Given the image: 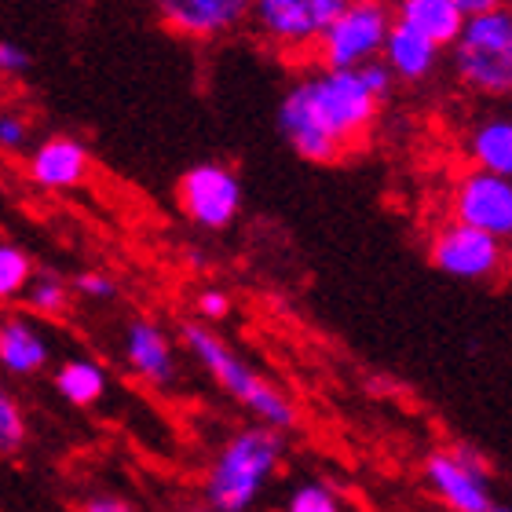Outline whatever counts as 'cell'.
<instances>
[{
  "instance_id": "cell-1",
  "label": "cell",
  "mask_w": 512,
  "mask_h": 512,
  "mask_svg": "<svg viewBox=\"0 0 512 512\" xmlns=\"http://www.w3.org/2000/svg\"><path fill=\"white\" fill-rule=\"evenodd\" d=\"M381 99L359 70L319 66L300 77L278 103V132L304 161H337L370 136Z\"/></svg>"
},
{
  "instance_id": "cell-2",
  "label": "cell",
  "mask_w": 512,
  "mask_h": 512,
  "mask_svg": "<svg viewBox=\"0 0 512 512\" xmlns=\"http://www.w3.org/2000/svg\"><path fill=\"white\" fill-rule=\"evenodd\" d=\"M286 454L282 428H271L264 421L238 428L224 447L216 450L213 465L205 469L202 498L216 512H246L260 502L267 483L275 480L278 465Z\"/></svg>"
},
{
  "instance_id": "cell-3",
  "label": "cell",
  "mask_w": 512,
  "mask_h": 512,
  "mask_svg": "<svg viewBox=\"0 0 512 512\" xmlns=\"http://www.w3.org/2000/svg\"><path fill=\"white\" fill-rule=\"evenodd\" d=\"M183 348L205 374L213 377L216 388L231 395L242 410H249L253 421H264L271 428H297V406L278 384L267 381L253 363H246L231 344L213 330V322H191L183 326Z\"/></svg>"
},
{
  "instance_id": "cell-4",
  "label": "cell",
  "mask_w": 512,
  "mask_h": 512,
  "mask_svg": "<svg viewBox=\"0 0 512 512\" xmlns=\"http://www.w3.org/2000/svg\"><path fill=\"white\" fill-rule=\"evenodd\" d=\"M450 63L461 88L472 96L502 99L512 92V8L480 11L465 19V30L450 44Z\"/></svg>"
},
{
  "instance_id": "cell-5",
  "label": "cell",
  "mask_w": 512,
  "mask_h": 512,
  "mask_svg": "<svg viewBox=\"0 0 512 512\" xmlns=\"http://www.w3.org/2000/svg\"><path fill=\"white\" fill-rule=\"evenodd\" d=\"M392 26H395V8H388V0H352L322 30L311 59L319 66L359 70L370 59H381Z\"/></svg>"
},
{
  "instance_id": "cell-6",
  "label": "cell",
  "mask_w": 512,
  "mask_h": 512,
  "mask_svg": "<svg viewBox=\"0 0 512 512\" xmlns=\"http://www.w3.org/2000/svg\"><path fill=\"white\" fill-rule=\"evenodd\" d=\"M352 0H253V33L267 48L300 59L315 55L322 30L330 26Z\"/></svg>"
},
{
  "instance_id": "cell-7",
  "label": "cell",
  "mask_w": 512,
  "mask_h": 512,
  "mask_svg": "<svg viewBox=\"0 0 512 512\" xmlns=\"http://www.w3.org/2000/svg\"><path fill=\"white\" fill-rule=\"evenodd\" d=\"M425 487L436 494L439 502L454 512H494L491 491V472H487V461L476 454L472 447H447V450H432L425 458Z\"/></svg>"
},
{
  "instance_id": "cell-8",
  "label": "cell",
  "mask_w": 512,
  "mask_h": 512,
  "mask_svg": "<svg viewBox=\"0 0 512 512\" xmlns=\"http://www.w3.org/2000/svg\"><path fill=\"white\" fill-rule=\"evenodd\" d=\"M428 256L443 275L461 278V282H483V278L502 271L505 242L491 231H483V227H472L458 216H450L447 224L436 227Z\"/></svg>"
},
{
  "instance_id": "cell-9",
  "label": "cell",
  "mask_w": 512,
  "mask_h": 512,
  "mask_svg": "<svg viewBox=\"0 0 512 512\" xmlns=\"http://www.w3.org/2000/svg\"><path fill=\"white\" fill-rule=\"evenodd\" d=\"M183 216L202 231H224L242 209V183L220 161H202L180 176L176 187Z\"/></svg>"
},
{
  "instance_id": "cell-10",
  "label": "cell",
  "mask_w": 512,
  "mask_h": 512,
  "mask_svg": "<svg viewBox=\"0 0 512 512\" xmlns=\"http://www.w3.org/2000/svg\"><path fill=\"white\" fill-rule=\"evenodd\" d=\"M450 216L512 242V176L472 165L450 191Z\"/></svg>"
},
{
  "instance_id": "cell-11",
  "label": "cell",
  "mask_w": 512,
  "mask_h": 512,
  "mask_svg": "<svg viewBox=\"0 0 512 512\" xmlns=\"http://www.w3.org/2000/svg\"><path fill=\"white\" fill-rule=\"evenodd\" d=\"M165 30L187 41H224L253 19V0H150Z\"/></svg>"
},
{
  "instance_id": "cell-12",
  "label": "cell",
  "mask_w": 512,
  "mask_h": 512,
  "mask_svg": "<svg viewBox=\"0 0 512 512\" xmlns=\"http://www.w3.org/2000/svg\"><path fill=\"white\" fill-rule=\"evenodd\" d=\"M121 359L132 370L136 381L147 388H169L176 381V348H172L169 333L161 330V322L154 319H128L121 330Z\"/></svg>"
},
{
  "instance_id": "cell-13",
  "label": "cell",
  "mask_w": 512,
  "mask_h": 512,
  "mask_svg": "<svg viewBox=\"0 0 512 512\" xmlns=\"http://www.w3.org/2000/svg\"><path fill=\"white\" fill-rule=\"evenodd\" d=\"M92 172V154L81 139L52 136L37 143L26 158V180L37 191H74Z\"/></svg>"
},
{
  "instance_id": "cell-14",
  "label": "cell",
  "mask_w": 512,
  "mask_h": 512,
  "mask_svg": "<svg viewBox=\"0 0 512 512\" xmlns=\"http://www.w3.org/2000/svg\"><path fill=\"white\" fill-rule=\"evenodd\" d=\"M33 319L30 315H8V319L0 322V366L11 377L41 374L48 359H52V344H48L44 330H37Z\"/></svg>"
},
{
  "instance_id": "cell-15",
  "label": "cell",
  "mask_w": 512,
  "mask_h": 512,
  "mask_svg": "<svg viewBox=\"0 0 512 512\" xmlns=\"http://www.w3.org/2000/svg\"><path fill=\"white\" fill-rule=\"evenodd\" d=\"M439 52L443 48L432 37H425L421 30H414V26H406L399 19H395L392 33H388V44H384V59L395 70V77L406 81V85H421L425 77L436 74Z\"/></svg>"
},
{
  "instance_id": "cell-16",
  "label": "cell",
  "mask_w": 512,
  "mask_h": 512,
  "mask_svg": "<svg viewBox=\"0 0 512 512\" xmlns=\"http://www.w3.org/2000/svg\"><path fill=\"white\" fill-rule=\"evenodd\" d=\"M392 8L395 19L432 37L439 48H450L458 41L461 30H465V19H469L454 0H392Z\"/></svg>"
},
{
  "instance_id": "cell-17",
  "label": "cell",
  "mask_w": 512,
  "mask_h": 512,
  "mask_svg": "<svg viewBox=\"0 0 512 512\" xmlns=\"http://www.w3.org/2000/svg\"><path fill=\"white\" fill-rule=\"evenodd\" d=\"M465 158L476 169L502 172L512 176V118L509 114H491L472 125L465 139Z\"/></svg>"
},
{
  "instance_id": "cell-18",
  "label": "cell",
  "mask_w": 512,
  "mask_h": 512,
  "mask_svg": "<svg viewBox=\"0 0 512 512\" xmlns=\"http://www.w3.org/2000/svg\"><path fill=\"white\" fill-rule=\"evenodd\" d=\"M55 392L63 395L70 406H96L103 395H107V370L92 359H66L59 370H55Z\"/></svg>"
},
{
  "instance_id": "cell-19",
  "label": "cell",
  "mask_w": 512,
  "mask_h": 512,
  "mask_svg": "<svg viewBox=\"0 0 512 512\" xmlns=\"http://www.w3.org/2000/svg\"><path fill=\"white\" fill-rule=\"evenodd\" d=\"M70 289H74V282L66 286L63 278L52 275V271H37L19 300L22 308L37 315V319H63L66 311H70Z\"/></svg>"
},
{
  "instance_id": "cell-20",
  "label": "cell",
  "mask_w": 512,
  "mask_h": 512,
  "mask_svg": "<svg viewBox=\"0 0 512 512\" xmlns=\"http://www.w3.org/2000/svg\"><path fill=\"white\" fill-rule=\"evenodd\" d=\"M37 267L19 246L4 242L0 246V300H19L26 293V286L33 282Z\"/></svg>"
},
{
  "instance_id": "cell-21",
  "label": "cell",
  "mask_w": 512,
  "mask_h": 512,
  "mask_svg": "<svg viewBox=\"0 0 512 512\" xmlns=\"http://www.w3.org/2000/svg\"><path fill=\"white\" fill-rule=\"evenodd\" d=\"M286 509L289 512H337L341 509V498H337V491L326 487V483H300L297 491L289 494Z\"/></svg>"
},
{
  "instance_id": "cell-22",
  "label": "cell",
  "mask_w": 512,
  "mask_h": 512,
  "mask_svg": "<svg viewBox=\"0 0 512 512\" xmlns=\"http://www.w3.org/2000/svg\"><path fill=\"white\" fill-rule=\"evenodd\" d=\"M26 443V417L11 395H0V447L4 454H15Z\"/></svg>"
},
{
  "instance_id": "cell-23",
  "label": "cell",
  "mask_w": 512,
  "mask_h": 512,
  "mask_svg": "<svg viewBox=\"0 0 512 512\" xmlns=\"http://www.w3.org/2000/svg\"><path fill=\"white\" fill-rule=\"evenodd\" d=\"M33 139V125L26 114H19V110H4L0 114V150L4 154H22V150L30 147Z\"/></svg>"
},
{
  "instance_id": "cell-24",
  "label": "cell",
  "mask_w": 512,
  "mask_h": 512,
  "mask_svg": "<svg viewBox=\"0 0 512 512\" xmlns=\"http://www.w3.org/2000/svg\"><path fill=\"white\" fill-rule=\"evenodd\" d=\"M74 293L88 300H114L118 297V282L107 271H81L74 278Z\"/></svg>"
},
{
  "instance_id": "cell-25",
  "label": "cell",
  "mask_w": 512,
  "mask_h": 512,
  "mask_svg": "<svg viewBox=\"0 0 512 512\" xmlns=\"http://www.w3.org/2000/svg\"><path fill=\"white\" fill-rule=\"evenodd\" d=\"M359 74H363L366 85L374 88V96L381 99V103H384L388 96H392L395 81H399V77H395V70L388 66V59H384V55H381V59H370V63L359 66Z\"/></svg>"
},
{
  "instance_id": "cell-26",
  "label": "cell",
  "mask_w": 512,
  "mask_h": 512,
  "mask_svg": "<svg viewBox=\"0 0 512 512\" xmlns=\"http://www.w3.org/2000/svg\"><path fill=\"white\" fill-rule=\"evenodd\" d=\"M194 311H198V319L205 322H224L231 315V297H227L224 289H202L198 297H194Z\"/></svg>"
},
{
  "instance_id": "cell-27",
  "label": "cell",
  "mask_w": 512,
  "mask_h": 512,
  "mask_svg": "<svg viewBox=\"0 0 512 512\" xmlns=\"http://www.w3.org/2000/svg\"><path fill=\"white\" fill-rule=\"evenodd\" d=\"M33 66V55L19 41H0V74L22 77Z\"/></svg>"
},
{
  "instance_id": "cell-28",
  "label": "cell",
  "mask_w": 512,
  "mask_h": 512,
  "mask_svg": "<svg viewBox=\"0 0 512 512\" xmlns=\"http://www.w3.org/2000/svg\"><path fill=\"white\" fill-rule=\"evenodd\" d=\"M88 512H128L132 509V502H125L121 494H92L85 502Z\"/></svg>"
},
{
  "instance_id": "cell-29",
  "label": "cell",
  "mask_w": 512,
  "mask_h": 512,
  "mask_svg": "<svg viewBox=\"0 0 512 512\" xmlns=\"http://www.w3.org/2000/svg\"><path fill=\"white\" fill-rule=\"evenodd\" d=\"M465 15H480V11H491V8H502V4H509V0H454Z\"/></svg>"
},
{
  "instance_id": "cell-30",
  "label": "cell",
  "mask_w": 512,
  "mask_h": 512,
  "mask_svg": "<svg viewBox=\"0 0 512 512\" xmlns=\"http://www.w3.org/2000/svg\"><path fill=\"white\" fill-rule=\"evenodd\" d=\"M509 96H512V92H509Z\"/></svg>"
}]
</instances>
